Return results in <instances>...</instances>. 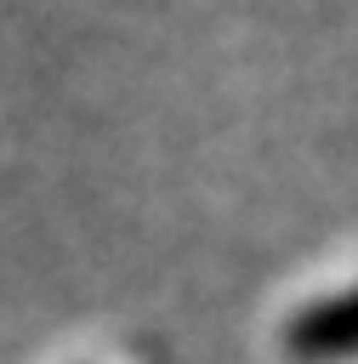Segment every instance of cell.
Returning <instances> with one entry per match:
<instances>
[{"instance_id":"cell-1","label":"cell","mask_w":358,"mask_h":364,"mask_svg":"<svg viewBox=\"0 0 358 364\" xmlns=\"http://www.w3.org/2000/svg\"><path fill=\"white\" fill-rule=\"evenodd\" d=\"M290 353L307 358V364H324V358H352L358 353V284L352 290H335L313 307H301L284 330Z\"/></svg>"}]
</instances>
